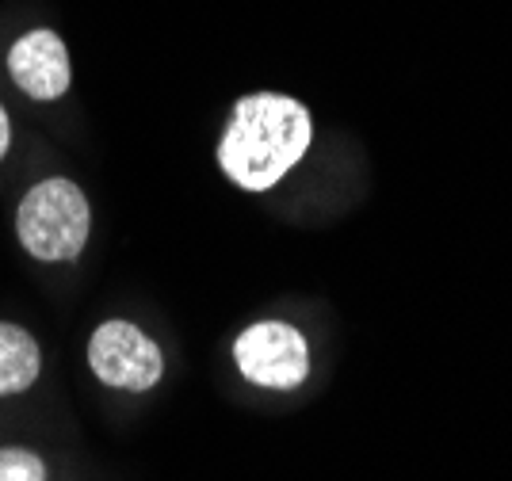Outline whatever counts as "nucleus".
<instances>
[{"label": "nucleus", "mask_w": 512, "mask_h": 481, "mask_svg": "<svg viewBox=\"0 0 512 481\" xmlns=\"http://www.w3.org/2000/svg\"><path fill=\"white\" fill-rule=\"evenodd\" d=\"M314 142L310 111L283 92L241 96L218 142V168L241 191H272Z\"/></svg>", "instance_id": "1"}, {"label": "nucleus", "mask_w": 512, "mask_h": 481, "mask_svg": "<svg viewBox=\"0 0 512 481\" xmlns=\"http://www.w3.org/2000/svg\"><path fill=\"white\" fill-rule=\"evenodd\" d=\"M88 230H92V210H88L85 191L65 176L35 184L20 199L16 233L35 260H46V264L77 260L88 241Z\"/></svg>", "instance_id": "2"}, {"label": "nucleus", "mask_w": 512, "mask_h": 481, "mask_svg": "<svg viewBox=\"0 0 512 481\" xmlns=\"http://www.w3.org/2000/svg\"><path fill=\"white\" fill-rule=\"evenodd\" d=\"M88 367L111 390L146 394L165 375V356L157 340L142 333L134 321H104L88 340Z\"/></svg>", "instance_id": "3"}, {"label": "nucleus", "mask_w": 512, "mask_h": 481, "mask_svg": "<svg viewBox=\"0 0 512 481\" xmlns=\"http://www.w3.org/2000/svg\"><path fill=\"white\" fill-rule=\"evenodd\" d=\"M234 363L260 390H299L310 375V348L295 325L256 321L234 340Z\"/></svg>", "instance_id": "4"}, {"label": "nucleus", "mask_w": 512, "mask_h": 481, "mask_svg": "<svg viewBox=\"0 0 512 481\" xmlns=\"http://www.w3.org/2000/svg\"><path fill=\"white\" fill-rule=\"evenodd\" d=\"M8 73L23 96L31 100H62L73 84V65H69V50H65L62 35L54 31H27L12 42L8 50Z\"/></svg>", "instance_id": "5"}, {"label": "nucleus", "mask_w": 512, "mask_h": 481, "mask_svg": "<svg viewBox=\"0 0 512 481\" xmlns=\"http://www.w3.org/2000/svg\"><path fill=\"white\" fill-rule=\"evenodd\" d=\"M39 371H43L39 340L12 321H0V398L31 390Z\"/></svg>", "instance_id": "6"}, {"label": "nucleus", "mask_w": 512, "mask_h": 481, "mask_svg": "<svg viewBox=\"0 0 512 481\" xmlns=\"http://www.w3.org/2000/svg\"><path fill=\"white\" fill-rule=\"evenodd\" d=\"M0 481H46V462L23 447H0Z\"/></svg>", "instance_id": "7"}, {"label": "nucleus", "mask_w": 512, "mask_h": 481, "mask_svg": "<svg viewBox=\"0 0 512 481\" xmlns=\"http://www.w3.org/2000/svg\"><path fill=\"white\" fill-rule=\"evenodd\" d=\"M12 146V119H8V111L0 104V161H4V153Z\"/></svg>", "instance_id": "8"}]
</instances>
